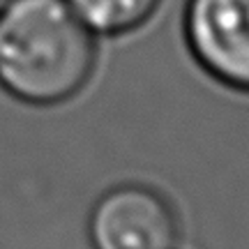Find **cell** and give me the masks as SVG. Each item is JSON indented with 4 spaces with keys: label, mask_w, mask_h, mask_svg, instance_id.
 <instances>
[{
    "label": "cell",
    "mask_w": 249,
    "mask_h": 249,
    "mask_svg": "<svg viewBox=\"0 0 249 249\" xmlns=\"http://www.w3.org/2000/svg\"><path fill=\"white\" fill-rule=\"evenodd\" d=\"M97 62L95 35L67 0H7L0 7V88L33 107L79 95Z\"/></svg>",
    "instance_id": "1"
},
{
    "label": "cell",
    "mask_w": 249,
    "mask_h": 249,
    "mask_svg": "<svg viewBox=\"0 0 249 249\" xmlns=\"http://www.w3.org/2000/svg\"><path fill=\"white\" fill-rule=\"evenodd\" d=\"M92 249H176L173 205L148 185L123 182L99 196L88 219Z\"/></svg>",
    "instance_id": "2"
},
{
    "label": "cell",
    "mask_w": 249,
    "mask_h": 249,
    "mask_svg": "<svg viewBox=\"0 0 249 249\" xmlns=\"http://www.w3.org/2000/svg\"><path fill=\"white\" fill-rule=\"evenodd\" d=\"M182 26L201 70L249 92V0H187Z\"/></svg>",
    "instance_id": "3"
},
{
    "label": "cell",
    "mask_w": 249,
    "mask_h": 249,
    "mask_svg": "<svg viewBox=\"0 0 249 249\" xmlns=\"http://www.w3.org/2000/svg\"><path fill=\"white\" fill-rule=\"evenodd\" d=\"M161 0H67L92 35H127L157 12Z\"/></svg>",
    "instance_id": "4"
}]
</instances>
